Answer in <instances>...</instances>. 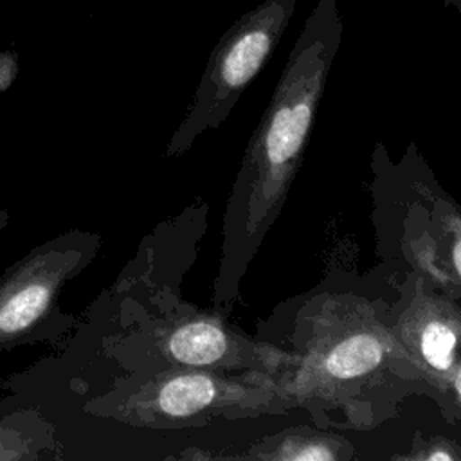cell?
<instances>
[{
  "instance_id": "cell-6",
  "label": "cell",
  "mask_w": 461,
  "mask_h": 461,
  "mask_svg": "<svg viewBox=\"0 0 461 461\" xmlns=\"http://www.w3.org/2000/svg\"><path fill=\"white\" fill-rule=\"evenodd\" d=\"M339 445L340 441L328 436L295 432L283 436L274 450L258 456L283 461H331L340 457Z\"/></svg>"
},
{
  "instance_id": "cell-1",
  "label": "cell",
  "mask_w": 461,
  "mask_h": 461,
  "mask_svg": "<svg viewBox=\"0 0 461 461\" xmlns=\"http://www.w3.org/2000/svg\"><path fill=\"white\" fill-rule=\"evenodd\" d=\"M342 29L339 0H319L288 54L227 200L216 303L229 304L238 295L247 267L285 205Z\"/></svg>"
},
{
  "instance_id": "cell-7",
  "label": "cell",
  "mask_w": 461,
  "mask_h": 461,
  "mask_svg": "<svg viewBox=\"0 0 461 461\" xmlns=\"http://www.w3.org/2000/svg\"><path fill=\"white\" fill-rule=\"evenodd\" d=\"M18 72V54L13 50H0V94L14 81Z\"/></svg>"
},
{
  "instance_id": "cell-5",
  "label": "cell",
  "mask_w": 461,
  "mask_h": 461,
  "mask_svg": "<svg viewBox=\"0 0 461 461\" xmlns=\"http://www.w3.org/2000/svg\"><path fill=\"white\" fill-rule=\"evenodd\" d=\"M50 299V285L32 281L14 290L0 304V333L13 335L29 328L45 310Z\"/></svg>"
},
{
  "instance_id": "cell-8",
  "label": "cell",
  "mask_w": 461,
  "mask_h": 461,
  "mask_svg": "<svg viewBox=\"0 0 461 461\" xmlns=\"http://www.w3.org/2000/svg\"><path fill=\"white\" fill-rule=\"evenodd\" d=\"M448 227L452 234L450 241V259L456 270V276L461 279V216H448Z\"/></svg>"
},
{
  "instance_id": "cell-2",
  "label": "cell",
  "mask_w": 461,
  "mask_h": 461,
  "mask_svg": "<svg viewBox=\"0 0 461 461\" xmlns=\"http://www.w3.org/2000/svg\"><path fill=\"white\" fill-rule=\"evenodd\" d=\"M297 0H265L243 13L212 49L193 108L173 142L191 146L203 131L218 128L232 112L243 90L259 74L281 41Z\"/></svg>"
},
{
  "instance_id": "cell-3",
  "label": "cell",
  "mask_w": 461,
  "mask_h": 461,
  "mask_svg": "<svg viewBox=\"0 0 461 461\" xmlns=\"http://www.w3.org/2000/svg\"><path fill=\"white\" fill-rule=\"evenodd\" d=\"M396 349H403L396 335L373 317H349L339 330L317 331L301 360H288L295 367L290 389L304 394L346 389L376 373Z\"/></svg>"
},
{
  "instance_id": "cell-9",
  "label": "cell",
  "mask_w": 461,
  "mask_h": 461,
  "mask_svg": "<svg viewBox=\"0 0 461 461\" xmlns=\"http://www.w3.org/2000/svg\"><path fill=\"white\" fill-rule=\"evenodd\" d=\"M414 457L418 459H456L457 454L456 450H452V447L445 441H436V443H429L425 447V450L418 452Z\"/></svg>"
},
{
  "instance_id": "cell-10",
  "label": "cell",
  "mask_w": 461,
  "mask_h": 461,
  "mask_svg": "<svg viewBox=\"0 0 461 461\" xmlns=\"http://www.w3.org/2000/svg\"><path fill=\"white\" fill-rule=\"evenodd\" d=\"M447 382L452 385L454 394H456L457 402L461 403V364H459V366L450 373V376L447 378Z\"/></svg>"
},
{
  "instance_id": "cell-11",
  "label": "cell",
  "mask_w": 461,
  "mask_h": 461,
  "mask_svg": "<svg viewBox=\"0 0 461 461\" xmlns=\"http://www.w3.org/2000/svg\"><path fill=\"white\" fill-rule=\"evenodd\" d=\"M441 2H443V5H447V7H450V9L457 11V13H461V0H441Z\"/></svg>"
},
{
  "instance_id": "cell-4",
  "label": "cell",
  "mask_w": 461,
  "mask_h": 461,
  "mask_svg": "<svg viewBox=\"0 0 461 461\" xmlns=\"http://www.w3.org/2000/svg\"><path fill=\"white\" fill-rule=\"evenodd\" d=\"M394 335L411 362L445 382L461 364V310L420 285Z\"/></svg>"
}]
</instances>
